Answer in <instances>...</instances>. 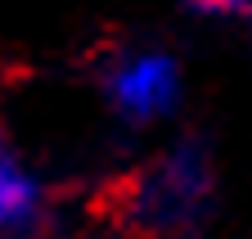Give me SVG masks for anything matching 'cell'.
<instances>
[{
  "label": "cell",
  "mask_w": 252,
  "mask_h": 239,
  "mask_svg": "<svg viewBox=\"0 0 252 239\" xmlns=\"http://www.w3.org/2000/svg\"><path fill=\"white\" fill-rule=\"evenodd\" d=\"M99 86L131 127H149L176 108L180 68L162 50H113L99 68Z\"/></svg>",
  "instance_id": "2"
},
{
  "label": "cell",
  "mask_w": 252,
  "mask_h": 239,
  "mask_svg": "<svg viewBox=\"0 0 252 239\" xmlns=\"http://www.w3.org/2000/svg\"><path fill=\"white\" fill-rule=\"evenodd\" d=\"M194 5L207 9V14H248L252 0H194Z\"/></svg>",
  "instance_id": "4"
},
{
  "label": "cell",
  "mask_w": 252,
  "mask_h": 239,
  "mask_svg": "<svg viewBox=\"0 0 252 239\" xmlns=\"http://www.w3.org/2000/svg\"><path fill=\"white\" fill-rule=\"evenodd\" d=\"M212 207V154L203 140H180L162 158H153L126 185L117 212L144 239H180L198 230Z\"/></svg>",
  "instance_id": "1"
},
{
  "label": "cell",
  "mask_w": 252,
  "mask_h": 239,
  "mask_svg": "<svg viewBox=\"0 0 252 239\" xmlns=\"http://www.w3.org/2000/svg\"><path fill=\"white\" fill-rule=\"evenodd\" d=\"M41 221V190L32 181V171L18 163L9 149L5 131H0V235H32V226Z\"/></svg>",
  "instance_id": "3"
}]
</instances>
